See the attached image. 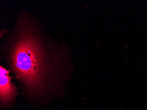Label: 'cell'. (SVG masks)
<instances>
[{
    "label": "cell",
    "instance_id": "6da1fadb",
    "mask_svg": "<svg viewBox=\"0 0 147 110\" xmlns=\"http://www.w3.org/2000/svg\"><path fill=\"white\" fill-rule=\"evenodd\" d=\"M0 51L22 92L31 101L59 97L63 87L68 51L45 31L35 15L22 10L8 30Z\"/></svg>",
    "mask_w": 147,
    "mask_h": 110
},
{
    "label": "cell",
    "instance_id": "7a4b0ae2",
    "mask_svg": "<svg viewBox=\"0 0 147 110\" xmlns=\"http://www.w3.org/2000/svg\"><path fill=\"white\" fill-rule=\"evenodd\" d=\"M10 71L0 66V101L3 106L12 104L19 94L18 88L11 82Z\"/></svg>",
    "mask_w": 147,
    "mask_h": 110
},
{
    "label": "cell",
    "instance_id": "3957f363",
    "mask_svg": "<svg viewBox=\"0 0 147 110\" xmlns=\"http://www.w3.org/2000/svg\"><path fill=\"white\" fill-rule=\"evenodd\" d=\"M7 31H8V30L5 29H2L1 30V32H0V38H1L2 37H5Z\"/></svg>",
    "mask_w": 147,
    "mask_h": 110
}]
</instances>
